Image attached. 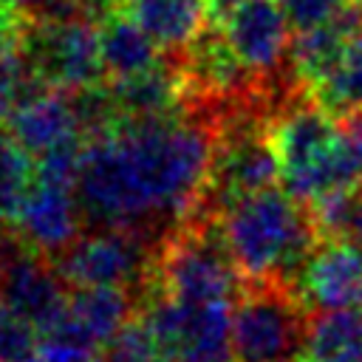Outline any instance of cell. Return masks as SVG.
Masks as SVG:
<instances>
[{
    "mask_svg": "<svg viewBox=\"0 0 362 362\" xmlns=\"http://www.w3.org/2000/svg\"><path fill=\"white\" fill-rule=\"evenodd\" d=\"M25 20V14H20L14 6H8L6 0H0V31H6V28H14V25H20Z\"/></svg>",
    "mask_w": 362,
    "mask_h": 362,
    "instance_id": "24",
    "label": "cell"
},
{
    "mask_svg": "<svg viewBox=\"0 0 362 362\" xmlns=\"http://www.w3.org/2000/svg\"><path fill=\"white\" fill-rule=\"evenodd\" d=\"M158 249L161 240L147 232L127 226H93L51 260L71 288L116 286L139 294L141 300L153 286Z\"/></svg>",
    "mask_w": 362,
    "mask_h": 362,
    "instance_id": "8",
    "label": "cell"
},
{
    "mask_svg": "<svg viewBox=\"0 0 362 362\" xmlns=\"http://www.w3.org/2000/svg\"><path fill=\"white\" fill-rule=\"evenodd\" d=\"M269 133L280 161L283 189L308 206L362 178L337 116L317 105L305 90H294L272 110Z\"/></svg>",
    "mask_w": 362,
    "mask_h": 362,
    "instance_id": "3",
    "label": "cell"
},
{
    "mask_svg": "<svg viewBox=\"0 0 362 362\" xmlns=\"http://www.w3.org/2000/svg\"><path fill=\"white\" fill-rule=\"evenodd\" d=\"M102 40V62L110 79H127L156 68L161 59L158 42L141 28V23L122 6L102 11L99 20Z\"/></svg>",
    "mask_w": 362,
    "mask_h": 362,
    "instance_id": "13",
    "label": "cell"
},
{
    "mask_svg": "<svg viewBox=\"0 0 362 362\" xmlns=\"http://www.w3.org/2000/svg\"><path fill=\"white\" fill-rule=\"evenodd\" d=\"M291 288L311 314L362 308V243L337 238L317 240Z\"/></svg>",
    "mask_w": 362,
    "mask_h": 362,
    "instance_id": "12",
    "label": "cell"
},
{
    "mask_svg": "<svg viewBox=\"0 0 362 362\" xmlns=\"http://www.w3.org/2000/svg\"><path fill=\"white\" fill-rule=\"evenodd\" d=\"M291 31H308L337 17L351 0H277Z\"/></svg>",
    "mask_w": 362,
    "mask_h": 362,
    "instance_id": "21",
    "label": "cell"
},
{
    "mask_svg": "<svg viewBox=\"0 0 362 362\" xmlns=\"http://www.w3.org/2000/svg\"><path fill=\"white\" fill-rule=\"evenodd\" d=\"M127 11L170 57H178L204 31L212 0H127Z\"/></svg>",
    "mask_w": 362,
    "mask_h": 362,
    "instance_id": "14",
    "label": "cell"
},
{
    "mask_svg": "<svg viewBox=\"0 0 362 362\" xmlns=\"http://www.w3.org/2000/svg\"><path fill=\"white\" fill-rule=\"evenodd\" d=\"M218 28L269 96L286 99L300 90L288 71L294 37L277 0H240L218 17Z\"/></svg>",
    "mask_w": 362,
    "mask_h": 362,
    "instance_id": "9",
    "label": "cell"
},
{
    "mask_svg": "<svg viewBox=\"0 0 362 362\" xmlns=\"http://www.w3.org/2000/svg\"><path fill=\"white\" fill-rule=\"evenodd\" d=\"M82 221L85 212L76 195V181L37 170L11 226L14 240L45 257H57L82 235Z\"/></svg>",
    "mask_w": 362,
    "mask_h": 362,
    "instance_id": "10",
    "label": "cell"
},
{
    "mask_svg": "<svg viewBox=\"0 0 362 362\" xmlns=\"http://www.w3.org/2000/svg\"><path fill=\"white\" fill-rule=\"evenodd\" d=\"M88 11H93V14H102V11H107V8H113V6H122L124 0H79Z\"/></svg>",
    "mask_w": 362,
    "mask_h": 362,
    "instance_id": "25",
    "label": "cell"
},
{
    "mask_svg": "<svg viewBox=\"0 0 362 362\" xmlns=\"http://www.w3.org/2000/svg\"><path fill=\"white\" fill-rule=\"evenodd\" d=\"M243 286L212 215L192 212L161 240L150 288L187 303H238Z\"/></svg>",
    "mask_w": 362,
    "mask_h": 362,
    "instance_id": "4",
    "label": "cell"
},
{
    "mask_svg": "<svg viewBox=\"0 0 362 362\" xmlns=\"http://www.w3.org/2000/svg\"><path fill=\"white\" fill-rule=\"evenodd\" d=\"M93 362H164V356L158 354V348L153 345L147 328L136 317L116 339H110L96 354Z\"/></svg>",
    "mask_w": 362,
    "mask_h": 362,
    "instance_id": "20",
    "label": "cell"
},
{
    "mask_svg": "<svg viewBox=\"0 0 362 362\" xmlns=\"http://www.w3.org/2000/svg\"><path fill=\"white\" fill-rule=\"evenodd\" d=\"M308 93L337 119H348L362 110V31L351 40L337 68Z\"/></svg>",
    "mask_w": 362,
    "mask_h": 362,
    "instance_id": "16",
    "label": "cell"
},
{
    "mask_svg": "<svg viewBox=\"0 0 362 362\" xmlns=\"http://www.w3.org/2000/svg\"><path fill=\"white\" fill-rule=\"evenodd\" d=\"M235 3H240V0H212V17H221L229 6H235Z\"/></svg>",
    "mask_w": 362,
    "mask_h": 362,
    "instance_id": "26",
    "label": "cell"
},
{
    "mask_svg": "<svg viewBox=\"0 0 362 362\" xmlns=\"http://www.w3.org/2000/svg\"><path fill=\"white\" fill-rule=\"evenodd\" d=\"M311 311L288 283H246L235 303V362H300Z\"/></svg>",
    "mask_w": 362,
    "mask_h": 362,
    "instance_id": "6",
    "label": "cell"
},
{
    "mask_svg": "<svg viewBox=\"0 0 362 362\" xmlns=\"http://www.w3.org/2000/svg\"><path fill=\"white\" fill-rule=\"evenodd\" d=\"M215 144V119L195 110L113 122L88 139L76 170L85 218L164 240L201 206Z\"/></svg>",
    "mask_w": 362,
    "mask_h": 362,
    "instance_id": "1",
    "label": "cell"
},
{
    "mask_svg": "<svg viewBox=\"0 0 362 362\" xmlns=\"http://www.w3.org/2000/svg\"><path fill=\"white\" fill-rule=\"evenodd\" d=\"M320 238L362 243V184L354 181L311 204Z\"/></svg>",
    "mask_w": 362,
    "mask_h": 362,
    "instance_id": "17",
    "label": "cell"
},
{
    "mask_svg": "<svg viewBox=\"0 0 362 362\" xmlns=\"http://www.w3.org/2000/svg\"><path fill=\"white\" fill-rule=\"evenodd\" d=\"M305 356L311 362H362V308L314 314Z\"/></svg>",
    "mask_w": 362,
    "mask_h": 362,
    "instance_id": "15",
    "label": "cell"
},
{
    "mask_svg": "<svg viewBox=\"0 0 362 362\" xmlns=\"http://www.w3.org/2000/svg\"><path fill=\"white\" fill-rule=\"evenodd\" d=\"M40 331L8 303L0 300V362H34Z\"/></svg>",
    "mask_w": 362,
    "mask_h": 362,
    "instance_id": "19",
    "label": "cell"
},
{
    "mask_svg": "<svg viewBox=\"0 0 362 362\" xmlns=\"http://www.w3.org/2000/svg\"><path fill=\"white\" fill-rule=\"evenodd\" d=\"M300 362H311V359H308V356H303V359H300Z\"/></svg>",
    "mask_w": 362,
    "mask_h": 362,
    "instance_id": "27",
    "label": "cell"
},
{
    "mask_svg": "<svg viewBox=\"0 0 362 362\" xmlns=\"http://www.w3.org/2000/svg\"><path fill=\"white\" fill-rule=\"evenodd\" d=\"M223 243L246 283H288L320 240L311 206L269 187L215 215Z\"/></svg>",
    "mask_w": 362,
    "mask_h": 362,
    "instance_id": "2",
    "label": "cell"
},
{
    "mask_svg": "<svg viewBox=\"0 0 362 362\" xmlns=\"http://www.w3.org/2000/svg\"><path fill=\"white\" fill-rule=\"evenodd\" d=\"M20 51L31 79L45 88L76 93L107 79L99 23L85 6L25 17L20 31Z\"/></svg>",
    "mask_w": 362,
    "mask_h": 362,
    "instance_id": "5",
    "label": "cell"
},
{
    "mask_svg": "<svg viewBox=\"0 0 362 362\" xmlns=\"http://www.w3.org/2000/svg\"><path fill=\"white\" fill-rule=\"evenodd\" d=\"M34 173V158L14 141L11 133H0V223L14 221Z\"/></svg>",
    "mask_w": 362,
    "mask_h": 362,
    "instance_id": "18",
    "label": "cell"
},
{
    "mask_svg": "<svg viewBox=\"0 0 362 362\" xmlns=\"http://www.w3.org/2000/svg\"><path fill=\"white\" fill-rule=\"evenodd\" d=\"M139 322L164 362H235V303H187L147 288L139 300Z\"/></svg>",
    "mask_w": 362,
    "mask_h": 362,
    "instance_id": "7",
    "label": "cell"
},
{
    "mask_svg": "<svg viewBox=\"0 0 362 362\" xmlns=\"http://www.w3.org/2000/svg\"><path fill=\"white\" fill-rule=\"evenodd\" d=\"M8 6H14L20 14L25 17H40V14H57L74 6H82L79 0H6Z\"/></svg>",
    "mask_w": 362,
    "mask_h": 362,
    "instance_id": "22",
    "label": "cell"
},
{
    "mask_svg": "<svg viewBox=\"0 0 362 362\" xmlns=\"http://www.w3.org/2000/svg\"><path fill=\"white\" fill-rule=\"evenodd\" d=\"M0 300L42 334L65 314L71 294L51 257L14 240L0 243Z\"/></svg>",
    "mask_w": 362,
    "mask_h": 362,
    "instance_id": "11",
    "label": "cell"
},
{
    "mask_svg": "<svg viewBox=\"0 0 362 362\" xmlns=\"http://www.w3.org/2000/svg\"><path fill=\"white\" fill-rule=\"evenodd\" d=\"M342 136H345V144L351 150V158H354V164H356V170L362 175V110L345 119Z\"/></svg>",
    "mask_w": 362,
    "mask_h": 362,
    "instance_id": "23",
    "label": "cell"
}]
</instances>
